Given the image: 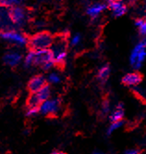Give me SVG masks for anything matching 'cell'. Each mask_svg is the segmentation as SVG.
Segmentation results:
<instances>
[{
	"mask_svg": "<svg viewBox=\"0 0 146 154\" xmlns=\"http://www.w3.org/2000/svg\"><path fill=\"white\" fill-rule=\"evenodd\" d=\"M54 36L48 32H40L33 35L28 40V46L31 50H43L49 49L54 42Z\"/></svg>",
	"mask_w": 146,
	"mask_h": 154,
	"instance_id": "1",
	"label": "cell"
},
{
	"mask_svg": "<svg viewBox=\"0 0 146 154\" xmlns=\"http://www.w3.org/2000/svg\"><path fill=\"white\" fill-rule=\"evenodd\" d=\"M67 49H68V42L65 36H57L54 38L50 50L53 54L55 64L61 65L65 62L67 58Z\"/></svg>",
	"mask_w": 146,
	"mask_h": 154,
	"instance_id": "2",
	"label": "cell"
},
{
	"mask_svg": "<svg viewBox=\"0 0 146 154\" xmlns=\"http://www.w3.org/2000/svg\"><path fill=\"white\" fill-rule=\"evenodd\" d=\"M0 38L8 43L14 44L18 47H25L28 45V38L26 35L21 34L20 32L12 30V29H6L0 32Z\"/></svg>",
	"mask_w": 146,
	"mask_h": 154,
	"instance_id": "3",
	"label": "cell"
},
{
	"mask_svg": "<svg viewBox=\"0 0 146 154\" xmlns=\"http://www.w3.org/2000/svg\"><path fill=\"white\" fill-rule=\"evenodd\" d=\"M145 59H146V45L143 43V41H142L133 48L130 56V63L133 69L138 70L142 67Z\"/></svg>",
	"mask_w": 146,
	"mask_h": 154,
	"instance_id": "4",
	"label": "cell"
},
{
	"mask_svg": "<svg viewBox=\"0 0 146 154\" xmlns=\"http://www.w3.org/2000/svg\"><path fill=\"white\" fill-rule=\"evenodd\" d=\"M54 64L53 54L50 48L34 51V65L40 66L44 71H48L53 67Z\"/></svg>",
	"mask_w": 146,
	"mask_h": 154,
	"instance_id": "5",
	"label": "cell"
},
{
	"mask_svg": "<svg viewBox=\"0 0 146 154\" xmlns=\"http://www.w3.org/2000/svg\"><path fill=\"white\" fill-rule=\"evenodd\" d=\"M60 109V100L59 98H52L43 101L39 107V112L43 115L55 116Z\"/></svg>",
	"mask_w": 146,
	"mask_h": 154,
	"instance_id": "6",
	"label": "cell"
},
{
	"mask_svg": "<svg viewBox=\"0 0 146 154\" xmlns=\"http://www.w3.org/2000/svg\"><path fill=\"white\" fill-rule=\"evenodd\" d=\"M27 12L26 10L19 6L13 7L9 9V19L12 23L17 26L24 25L27 20Z\"/></svg>",
	"mask_w": 146,
	"mask_h": 154,
	"instance_id": "7",
	"label": "cell"
},
{
	"mask_svg": "<svg viewBox=\"0 0 146 154\" xmlns=\"http://www.w3.org/2000/svg\"><path fill=\"white\" fill-rule=\"evenodd\" d=\"M22 60V55L19 51L10 50L7 51L3 57V61L9 67H16Z\"/></svg>",
	"mask_w": 146,
	"mask_h": 154,
	"instance_id": "8",
	"label": "cell"
},
{
	"mask_svg": "<svg viewBox=\"0 0 146 154\" xmlns=\"http://www.w3.org/2000/svg\"><path fill=\"white\" fill-rule=\"evenodd\" d=\"M46 85V79L43 75H35L31 78L28 82L27 88L31 93H36L38 92L42 87Z\"/></svg>",
	"mask_w": 146,
	"mask_h": 154,
	"instance_id": "9",
	"label": "cell"
},
{
	"mask_svg": "<svg viewBox=\"0 0 146 154\" xmlns=\"http://www.w3.org/2000/svg\"><path fill=\"white\" fill-rule=\"evenodd\" d=\"M109 8L111 9L112 13L115 17H121L127 12V7L124 5V3L118 1V0L110 2Z\"/></svg>",
	"mask_w": 146,
	"mask_h": 154,
	"instance_id": "10",
	"label": "cell"
},
{
	"mask_svg": "<svg viewBox=\"0 0 146 154\" xmlns=\"http://www.w3.org/2000/svg\"><path fill=\"white\" fill-rule=\"evenodd\" d=\"M141 82H142V75L140 73H138V72L127 73L122 78V83L124 85H130V86L137 85Z\"/></svg>",
	"mask_w": 146,
	"mask_h": 154,
	"instance_id": "11",
	"label": "cell"
},
{
	"mask_svg": "<svg viewBox=\"0 0 146 154\" xmlns=\"http://www.w3.org/2000/svg\"><path fill=\"white\" fill-rule=\"evenodd\" d=\"M106 8V6L103 3H94L87 8L86 12L90 17L97 18Z\"/></svg>",
	"mask_w": 146,
	"mask_h": 154,
	"instance_id": "12",
	"label": "cell"
},
{
	"mask_svg": "<svg viewBox=\"0 0 146 154\" xmlns=\"http://www.w3.org/2000/svg\"><path fill=\"white\" fill-rule=\"evenodd\" d=\"M123 116H124V111H123V104L119 103L117 105L116 109L111 113L110 115V121L112 123L114 122H118V121H121L123 119Z\"/></svg>",
	"mask_w": 146,
	"mask_h": 154,
	"instance_id": "13",
	"label": "cell"
},
{
	"mask_svg": "<svg viewBox=\"0 0 146 154\" xmlns=\"http://www.w3.org/2000/svg\"><path fill=\"white\" fill-rule=\"evenodd\" d=\"M42 103L43 102L41 101L37 93H31L26 101L27 108H39Z\"/></svg>",
	"mask_w": 146,
	"mask_h": 154,
	"instance_id": "14",
	"label": "cell"
},
{
	"mask_svg": "<svg viewBox=\"0 0 146 154\" xmlns=\"http://www.w3.org/2000/svg\"><path fill=\"white\" fill-rule=\"evenodd\" d=\"M36 93H37L38 97H40L41 101L43 102V101L49 100V97L51 96V88H50V86L46 84V85H44L43 87H42V88Z\"/></svg>",
	"mask_w": 146,
	"mask_h": 154,
	"instance_id": "15",
	"label": "cell"
},
{
	"mask_svg": "<svg viewBox=\"0 0 146 154\" xmlns=\"http://www.w3.org/2000/svg\"><path fill=\"white\" fill-rule=\"evenodd\" d=\"M110 75V68L108 65H105L103 67H101L100 70L98 71V79L102 82H105L107 80V78Z\"/></svg>",
	"mask_w": 146,
	"mask_h": 154,
	"instance_id": "16",
	"label": "cell"
},
{
	"mask_svg": "<svg viewBox=\"0 0 146 154\" xmlns=\"http://www.w3.org/2000/svg\"><path fill=\"white\" fill-rule=\"evenodd\" d=\"M24 65L26 67H31L34 65V51L31 50L27 53V55L24 58Z\"/></svg>",
	"mask_w": 146,
	"mask_h": 154,
	"instance_id": "17",
	"label": "cell"
},
{
	"mask_svg": "<svg viewBox=\"0 0 146 154\" xmlns=\"http://www.w3.org/2000/svg\"><path fill=\"white\" fill-rule=\"evenodd\" d=\"M20 4V0H0V6L4 8H13Z\"/></svg>",
	"mask_w": 146,
	"mask_h": 154,
	"instance_id": "18",
	"label": "cell"
},
{
	"mask_svg": "<svg viewBox=\"0 0 146 154\" xmlns=\"http://www.w3.org/2000/svg\"><path fill=\"white\" fill-rule=\"evenodd\" d=\"M7 20H10L9 10H7V8L0 6V23H6Z\"/></svg>",
	"mask_w": 146,
	"mask_h": 154,
	"instance_id": "19",
	"label": "cell"
},
{
	"mask_svg": "<svg viewBox=\"0 0 146 154\" xmlns=\"http://www.w3.org/2000/svg\"><path fill=\"white\" fill-rule=\"evenodd\" d=\"M48 82L51 83V84H59L60 81H61V77L60 75L58 73V72H51L49 75H48V78H47Z\"/></svg>",
	"mask_w": 146,
	"mask_h": 154,
	"instance_id": "20",
	"label": "cell"
},
{
	"mask_svg": "<svg viewBox=\"0 0 146 154\" xmlns=\"http://www.w3.org/2000/svg\"><path fill=\"white\" fill-rule=\"evenodd\" d=\"M122 125H123V122H122V121H118V122H114V123H112V124L109 125L108 129H107V135H111L112 133H114V132H115L117 129L120 128Z\"/></svg>",
	"mask_w": 146,
	"mask_h": 154,
	"instance_id": "21",
	"label": "cell"
},
{
	"mask_svg": "<svg viewBox=\"0 0 146 154\" xmlns=\"http://www.w3.org/2000/svg\"><path fill=\"white\" fill-rule=\"evenodd\" d=\"M81 41H82L81 35H79V34H76V35H74L71 37V39H70V44H71V46L76 47V46H78L79 44L81 43Z\"/></svg>",
	"mask_w": 146,
	"mask_h": 154,
	"instance_id": "22",
	"label": "cell"
},
{
	"mask_svg": "<svg viewBox=\"0 0 146 154\" xmlns=\"http://www.w3.org/2000/svg\"><path fill=\"white\" fill-rule=\"evenodd\" d=\"M38 113H40L39 112V108H28L26 115L32 117V116H35Z\"/></svg>",
	"mask_w": 146,
	"mask_h": 154,
	"instance_id": "23",
	"label": "cell"
},
{
	"mask_svg": "<svg viewBox=\"0 0 146 154\" xmlns=\"http://www.w3.org/2000/svg\"><path fill=\"white\" fill-rule=\"evenodd\" d=\"M139 30H140L141 35H142L143 36H146V20H143L142 24L139 27Z\"/></svg>",
	"mask_w": 146,
	"mask_h": 154,
	"instance_id": "24",
	"label": "cell"
},
{
	"mask_svg": "<svg viewBox=\"0 0 146 154\" xmlns=\"http://www.w3.org/2000/svg\"><path fill=\"white\" fill-rule=\"evenodd\" d=\"M102 112L104 114H106L109 111H110V105H109V102L108 101H105L103 106H102Z\"/></svg>",
	"mask_w": 146,
	"mask_h": 154,
	"instance_id": "25",
	"label": "cell"
},
{
	"mask_svg": "<svg viewBox=\"0 0 146 154\" xmlns=\"http://www.w3.org/2000/svg\"><path fill=\"white\" fill-rule=\"evenodd\" d=\"M124 154H139V150L136 149H130L124 151Z\"/></svg>",
	"mask_w": 146,
	"mask_h": 154,
	"instance_id": "26",
	"label": "cell"
},
{
	"mask_svg": "<svg viewBox=\"0 0 146 154\" xmlns=\"http://www.w3.org/2000/svg\"><path fill=\"white\" fill-rule=\"evenodd\" d=\"M143 19H137L136 20V21H135V25L139 28L142 24V23H143Z\"/></svg>",
	"mask_w": 146,
	"mask_h": 154,
	"instance_id": "27",
	"label": "cell"
},
{
	"mask_svg": "<svg viewBox=\"0 0 146 154\" xmlns=\"http://www.w3.org/2000/svg\"><path fill=\"white\" fill-rule=\"evenodd\" d=\"M50 154H66V153L63 152V151H60V150H54Z\"/></svg>",
	"mask_w": 146,
	"mask_h": 154,
	"instance_id": "28",
	"label": "cell"
},
{
	"mask_svg": "<svg viewBox=\"0 0 146 154\" xmlns=\"http://www.w3.org/2000/svg\"><path fill=\"white\" fill-rule=\"evenodd\" d=\"M142 41H143V43H144V44H145V45H146V36H145V38H144V39H143Z\"/></svg>",
	"mask_w": 146,
	"mask_h": 154,
	"instance_id": "29",
	"label": "cell"
},
{
	"mask_svg": "<svg viewBox=\"0 0 146 154\" xmlns=\"http://www.w3.org/2000/svg\"><path fill=\"white\" fill-rule=\"evenodd\" d=\"M94 154H103L102 152H94Z\"/></svg>",
	"mask_w": 146,
	"mask_h": 154,
	"instance_id": "30",
	"label": "cell"
},
{
	"mask_svg": "<svg viewBox=\"0 0 146 154\" xmlns=\"http://www.w3.org/2000/svg\"><path fill=\"white\" fill-rule=\"evenodd\" d=\"M109 2H113V1H116V0H108Z\"/></svg>",
	"mask_w": 146,
	"mask_h": 154,
	"instance_id": "31",
	"label": "cell"
}]
</instances>
